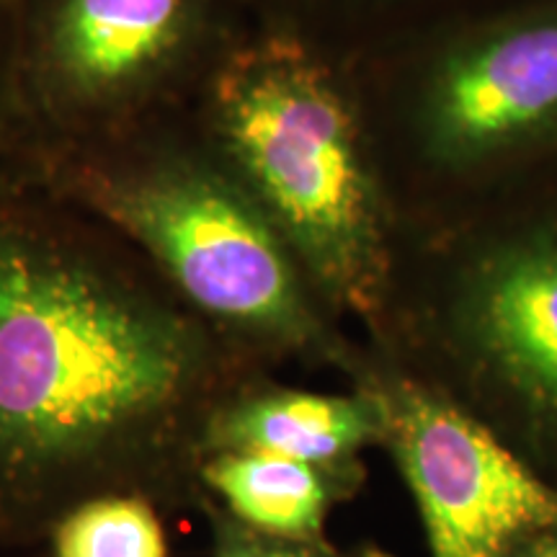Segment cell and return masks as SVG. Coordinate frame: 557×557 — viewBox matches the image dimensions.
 Listing matches in <instances>:
<instances>
[{"label": "cell", "instance_id": "6da1fadb", "mask_svg": "<svg viewBox=\"0 0 557 557\" xmlns=\"http://www.w3.org/2000/svg\"><path fill=\"white\" fill-rule=\"evenodd\" d=\"M263 372L107 222L0 173V553L99 498L199 511L209 421Z\"/></svg>", "mask_w": 557, "mask_h": 557}, {"label": "cell", "instance_id": "7a4b0ae2", "mask_svg": "<svg viewBox=\"0 0 557 557\" xmlns=\"http://www.w3.org/2000/svg\"><path fill=\"white\" fill-rule=\"evenodd\" d=\"M0 173L107 222L205 323L261 364L295 359L351 380L359 372L364 351L341 333L191 109L11 150Z\"/></svg>", "mask_w": 557, "mask_h": 557}, {"label": "cell", "instance_id": "3957f363", "mask_svg": "<svg viewBox=\"0 0 557 557\" xmlns=\"http://www.w3.org/2000/svg\"><path fill=\"white\" fill-rule=\"evenodd\" d=\"M191 111L325 310L359 320L380 341L398 271L400 214L344 70L253 26Z\"/></svg>", "mask_w": 557, "mask_h": 557}, {"label": "cell", "instance_id": "277c9868", "mask_svg": "<svg viewBox=\"0 0 557 557\" xmlns=\"http://www.w3.org/2000/svg\"><path fill=\"white\" fill-rule=\"evenodd\" d=\"M380 351L418 348L557 447V160L400 222Z\"/></svg>", "mask_w": 557, "mask_h": 557}, {"label": "cell", "instance_id": "5b68a950", "mask_svg": "<svg viewBox=\"0 0 557 557\" xmlns=\"http://www.w3.org/2000/svg\"><path fill=\"white\" fill-rule=\"evenodd\" d=\"M346 78L400 222L557 160V0L431 34Z\"/></svg>", "mask_w": 557, "mask_h": 557}, {"label": "cell", "instance_id": "8992f818", "mask_svg": "<svg viewBox=\"0 0 557 557\" xmlns=\"http://www.w3.org/2000/svg\"><path fill=\"white\" fill-rule=\"evenodd\" d=\"M250 29L246 0H24L0 158L194 109Z\"/></svg>", "mask_w": 557, "mask_h": 557}, {"label": "cell", "instance_id": "52a82bcc", "mask_svg": "<svg viewBox=\"0 0 557 557\" xmlns=\"http://www.w3.org/2000/svg\"><path fill=\"white\" fill-rule=\"evenodd\" d=\"M382 408V447L413 493L431 557H508L557 529V487L431 382L364 354L354 385Z\"/></svg>", "mask_w": 557, "mask_h": 557}, {"label": "cell", "instance_id": "ba28073f", "mask_svg": "<svg viewBox=\"0 0 557 557\" xmlns=\"http://www.w3.org/2000/svg\"><path fill=\"white\" fill-rule=\"evenodd\" d=\"M382 408L367 385L331 395L278 385L267 372L248 380L214 410L205 457L218 451H259L320 465L361 468L359 455L382 444Z\"/></svg>", "mask_w": 557, "mask_h": 557}, {"label": "cell", "instance_id": "9c48e42d", "mask_svg": "<svg viewBox=\"0 0 557 557\" xmlns=\"http://www.w3.org/2000/svg\"><path fill=\"white\" fill-rule=\"evenodd\" d=\"M532 0H246L253 26L357 70L385 54Z\"/></svg>", "mask_w": 557, "mask_h": 557}, {"label": "cell", "instance_id": "30bf717a", "mask_svg": "<svg viewBox=\"0 0 557 557\" xmlns=\"http://www.w3.org/2000/svg\"><path fill=\"white\" fill-rule=\"evenodd\" d=\"M364 468H320L259 451H218L205 457L199 483L222 511L256 532L287 540L325 537V521L351 498Z\"/></svg>", "mask_w": 557, "mask_h": 557}, {"label": "cell", "instance_id": "8fae6325", "mask_svg": "<svg viewBox=\"0 0 557 557\" xmlns=\"http://www.w3.org/2000/svg\"><path fill=\"white\" fill-rule=\"evenodd\" d=\"M50 557H169L160 508L143 498H99L75 508L45 542Z\"/></svg>", "mask_w": 557, "mask_h": 557}, {"label": "cell", "instance_id": "7c38bea8", "mask_svg": "<svg viewBox=\"0 0 557 557\" xmlns=\"http://www.w3.org/2000/svg\"><path fill=\"white\" fill-rule=\"evenodd\" d=\"M199 511L209 521L212 532V557H389L374 547L338 549L329 540H287L256 532L214 504L209 496H201Z\"/></svg>", "mask_w": 557, "mask_h": 557}, {"label": "cell", "instance_id": "4fadbf2b", "mask_svg": "<svg viewBox=\"0 0 557 557\" xmlns=\"http://www.w3.org/2000/svg\"><path fill=\"white\" fill-rule=\"evenodd\" d=\"M24 0H0V152L5 148L13 103V78H16L18 34Z\"/></svg>", "mask_w": 557, "mask_h": 557}, {"label": "cell", "instance_id": "5bb4252c", "mask_svg": "<svg viewBox=\"0 0 557 557\" xmlns=\"http://www.w3.org/2000/svg\"><path fill=\"white\" fill-rule=\"evenodd\" d=\"M508 557H557V529L534 534L513 549Z\"/></svg>", "mask_w": 557, "mask_h": 557}]
</instances>
